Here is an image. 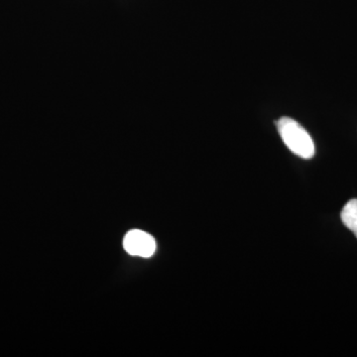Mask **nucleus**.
<instances>
[{
    "label": "nucleus",
    "mask_w": 357,
    "mask_h": 357,
    "mask_svg": "<svg viewBox=\"0 0 357 357\" xmlns=\"http://www.w3.org/2000/svg\"><path fill=\"white\" fill-rule=\"evenodd\" d=\"M277 128L282 140L294 154L307 160L314 157L316 152L314 141L297 121L290 117H282L277 122Z\"/></svg>",
    "instance_id": "f257e3e1"
},
{
    "label": "nucleus",
    "mask_w": 357,
    "mask_h": 357,
    "mask_svg": "<svg viewBox=\"0 0 357 357\" xmlns=\"http://www.w3.org/2000/svg\"><path fill=\"white\" fill-rule=\"evenodd\" d=\"M124 249L131 255L151 257L156 250V241L153 236L142 230H131L123 241Z\"/></svg>",
    "instance_id": "f03ea898"
},
{
    "label": "nucleus",
    "mask_w": 357,
    "mask_h": 357,
    "mask_svg": "<svg viewBox=\"0 0 357 357\" xmlns=\"http://www.w3.org/2000/svg\"><path fill=\"white\" fill-rule=\"evenodd\" d=\"M340 217L345 227L351 230L357 238V199H351L345 204Z\"/></svg>",
    "instance_id": "7ed1b4c3"
}]
</instances>
